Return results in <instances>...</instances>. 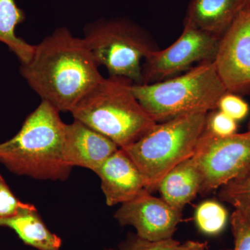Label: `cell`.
Segmentation results:
<instances>
[{
    "label": "cell",
    "instance_id": "e0dca14e",
    "mask_svg": "<svg viewBox=\"0 0 250 250\" xmlns=\"http://www.w3.org/2000/svg\"><path fill=\"white\" fill-rule=\"evenodd\" d=\"M228 220V210L216 201L207 200L202 202L195 210V223L205 234H218L225 229Z\"/></svg>",
    "mask_w": 250,
    "mask_h": 250
},
{
    "label": "cell",
    "instance_id": "d6986e66",
    "mask_svg": "<svg viewBox=\"0 0 250 250\" xmlns=\"http://www.w3.org/2000/svg\"><path fill=\"white\" fill-rule=\"evenodd\" d=\"M237 122L218 109L207 113L205 130L218 137H227L236 134Z\"/></svg>",
    "mask_w": 250,
    "mask_h": 250
},
{
    "label": "cell",
    "instance_id": "4fadbf2b",
    "mask_svg": "<svg viewBox=\"0 0 250 250\" xmlns=\"http://www.w3.org/2000/svg\"><path fill=\"white\" fill-rule=\"evenodd\" d=\"M246 0H191L184 24L220 38L243 9Z\"/></svg>",
    "mask_w": 250,
    "mask_h": 250
},
{
    "label": "cell",
    "instance_id": "30bf717a",
    "mask_svg": "<svg viewBox=\"0 0 250 250\" xmlns=\"http://www.w3.org/2000/svg\"><path fill=\"white\" fill-rule=\"evenodd\" d=\"M114 217L123 226L134 227L140 238L155 241L172 238L182 220V211L146 190L121 205Z\"/></svg>",
    "mask_w": 250,
    "mask_h": 250
},
{
    "label": "cell",
    "instance_id": "5bb4252c",
    "mask_svg": "<svg viewBox=\"0 0 250 250\" xmlns=\"http://www.w3.org/2000/svg\"><path fill=\"white\" fill-rule=\"evenodd\" d=\"M202 183L200 170L191 157L180 163L166 174L158 190L163 200L182 211L184 207L200 193Z\"/></svg>",
    "mask_w": 250,
    "mask_h": 250
},
{
    "label": "cell",
    "instance_id": "277c9868",
    "mask_svg": "<svg viewBox=\"0 0 250 250\" xmlns=\"http://www.w3.org/2000/svg\"><path fill=\"white\" fill-rule=\"evenodd\" d=\"M132 93L156 123L217 109L228 92L213 62H202L183 75L152 83H132Z\"/></svg>",
    "mask_w": 250,
    "mask_h": 250
},
{
    "label": "cell",
    "instance_id": "8fae6325",
    "mask_svg": "<svg viewBox=\"0 0 250 250\" xmlns=\"http://www.w3.org/2000/svg\"><path fill=\"white\" fill-rule=\"evenodd\" d=\"M95 173L101 180L102 189L110 207L131 201L146 190L142 174L122 148L110 156Z\"/></svg>",
    "mask_w": 250,
    "mask_h": 250
},
{
    "label": "cell",
    "instance_id": "6da1fadb",
    "mask_svg": "<svg viewBox=\"0 0 250 250\" xmlns=\"http://www.w3.org/2000/svg\"><path fill=\"white\" fill-rule=\"evenodd\" d=\"M98 67L83 39L60 27L35 45L21 72L42 100L59 112H71L103 80Z\"/></svg>",
    "mask_w": 250,
    "mask_h": 250
},
{
    "label": "cell",
    "instance_id": "7402d4cb",
    "mask_svg": "<svg viewBox=\"0 0 250 250\" xmlns=\"http://www.w3.org/2000/svg\"><path fill=\"white\" fill-rule=\"evenodd\" d=\"M32 206L20 201L0 174V218L13 216Z\"/></svg>",
    "mask_w": 250,
    "mask_h": 250
},
{
    "label": "cell",
    "instance_id": "cb8c5ba5",
    "mask_svg": "<svg viewBox=\"0 0 250 250\" xmlns=\"http://www.w3.org/2000/svg\"><path fill=\"white\" fill-rule=\"evenodd\" d=\"M207 244L202 242L188 241L179 244L174 250H205Z\"/></svg>",
    "mask_w": 250,
    "mask_h": 250
},
{
    "label": "cell",
    "instance_id": "ffe728a7",
    "mask_svg": "<svg viewBox=\"0 0 250 250\" xmlns=\"http://www.w3.org/2000/svg\"><path fill=\"white\" fill-rule=\"evenodd\" d=\"M231 229L234 239L232 250H250V218L234 210L231 216Z\"/></svg>",
    "mask_w": 250,
    "mask_h": 250
},
{
    "label": "cell",
    "instance_id": "7a4b0ae2",
    "mask_svg": "<svg viewBox=\"0 0 250 250\" xmlns=\"http://www.w3.org/2000/svg\"><path fill=\"white\" fill-rule=\"evenodd\" d=\"M45 100L28 116L12 139L0 143V163L11 172L39 179L65 180L72 167L65 159L67 125Z\"/></svg>",
    "mask_w": 250,
    "mask_h": 250
},
{
    "label": "cell",
    "instance_id": "ba28073f",
    "mask_svg": "<svg viewBox=\"0 0 250 250\" xmlns=\"http://www.w3.org/2000/svg\"><path fill=\"white\" fill-rule=\"evenodd\" d=\"M220 38L184 24L182 34L164 49H154L143 64V83L167 80L190 70L195 63L213 62Z\"/></svg>",
    "mask_w": 250,
    "mask_h": 250
},
{
    "label": "cell",
    "instance_id": "9a60e30c",
    "mask_svg": "<svg viewBox=\"0 0 250 250\" xmlns=\"http://www.w3.org/2000/svg\"><path fill=\"white\" fill-rule=\"evenodd\" d=\"M14 230L24 244L39 250H59L62 239L51 232L34 205L17 214L0 218V228Z\"/></svg>",
    "mask_w": 250,
    "mask_h": 250
},
{
    "label": "cell",
    "instance_id": "603a6c76",
    "mask_svg": "<svg viewBox=\"0 0 250 250\" xmlns=\"http://www.w3.org/2000/svg\"><path fill=\"white\" fill-rule=\"evenodd\" d=\"M179 244L172 238L153 241L136 236L125 242L120 250H174Z\"/></svg>",
    "mask_w": 250,
    "mask_h": 250
},
{
    "label": "cell",
    "instance_id": "7c38bea8",
    "mask_svg": "<svg viewBox=\"0 0 250 250\" xmlns=\"http://www.w3.org/2000/svg\"><path fill=\"white\" fill-rule=\"evenodd\" d=\"M119 147L106 136L82 122L67 125L65 159L70 167H85L95 172Z\"/></svg>",
    "mask_w": 250,
    "mask_h": 250
},
{
    "label": "cell",
    "instance_id": "9c48e42d",
    "mask_svg": "<svg viewBox=\"0 0 250 250\" xmlns=\"http://www.w3.org/2000/svg\"><path fill=\"white\" fill-rule=\"evenodd\" d=\"M213 62L228 92L250 91V6L240 11L220 38Z\"/></svg>",
    "mask_w": 250,
    "mask_h": 250
},
{
    "label": "cell",
    "instance_id": "8992f818",
    "mask_svg": "<svg viewBox=\"0 0 250 250\" xmlns=\"http://www.w3.org/2000/svg\"><path fill=\"white\" fill-rule=\"evenodd\" d=\"M83 40L97 65L106 67L109 76L143 83V62L156 48L139 27L123 20L98 21L85 27Z\"/></svg>",
    "mask_w": 250,
    "mask_h": 250
},
{
    "label": "cell",
    "instance_id": "5b68a950",
    "mask_svg": "<svg viewBox=\"0 0 250 250\" xmlns=\"http://www.w3.org/2000/svg\"><path fill=\"white\" fill-rule=\"evenodd\" d=\"M207 113L184 115L157 124L122 147L142 174L146 190H158L166 174L191 158L205 130Z\"/></svg>",
    "mask_w": 250,
    "mask_h": 250
},
{
    "label": "cell",
    "instance_id": "d4e9b609",
    "mask_svg": "<svg viewBox=\"0 0 250 250\" xmlns=\"http://www.w3.org/2000/svg\"><path fill=\"white\" fill-rule=\"evenodd\" d=\"M248 6H250V0H246V1H245L244 5H243V8L248 7Z\"/></svg>",
    "mask_w": 250,
    "mask_h": 250
},
{
    "label": "cell",
    "instance_id": "2e32d148",
    "mask_svg": "<svg viewBox=\"0 0 250 250\" xmlns=\"http://www.w3.org/2000/svg\"><path fill=\"white\" fill-rule=\"evenodd\" d=\"M24 20L25 14L15 0H0V42L16 54L21 64L30 60L35 48L16 36V27Z\"/></svg>",
    "mask_w": 250,
    "mask_h": 250
},
{
    "label": "cell",
    "instance_id": "ac0fdd59",
    "mask_svg": "<svg viewBox=\"0 0 250 250\" xmlns=\"http://www.w3.org/2000/svg\"><path fill=\"white\" fill-rule=\"evenodd\" d=\"M218 196L250 218V172L220 187Z\"/></svg>",
    "mask_w": 250,
    "mask_h": 250
},
{
    "label": "cell",
    "instance_id": "484cf974",
    "mask_svg": "<svg viewBox=\"0 0 250 250\" xmlns=\"http://www.w3.org/2000/svg\"><path fill=\"white\" fill-rule=\"evenodd\" d=\"M112 250V249H111V250Z\"/></svg>",
    "mask_w": 250,
    "mask_h": 250
},
{
    "label": "cell",
    "instance_id": "3957f363",
    "mask_svg": "<svg viewBox=\"0 0 250 250\" xmlns=\"http://www.w3.org/2000/svg\"><path fill=\"white\" fill-rule=\"evenodd\" d=\"M132 83L123 77H103L70 113L120 148L129 146L158 123L135 97Z\"/></svg>",
    "mask_w": 250,
    "mask_h": 250
},
{
    "label": "cell",
    "instance_id": "44dd1931",
    "mask_svg": "<svg viewBox=\"0 0 250 250\" xmlns=\"http://www.w3.org/2000/svg\"><path fill=\"white\" fill-rule=\"evenodd\" d=\"M217 109L236 122L245 119L250 112L248 104L238 94L230 92H227L220 98Z\"/></svg>",
    "mask_w": 250,
    "mask_h": 250
},
{
    "label": "cell",
    "instance_id": "52a82bcc",
    "mask_svg": "<svg viewBox=\"0 0 250 250\" xmlns=\"http://www.w3.org/2000/svg\"><path fill=\"white\" fill-rule=\"evenodd\" d=\"M192 158L202 176L200 193L220 188L250 172V129L227 137L205 130Z\"/></svg>",
    "mask_w": 250,
    "mask_h": 250
}]
</instances>
